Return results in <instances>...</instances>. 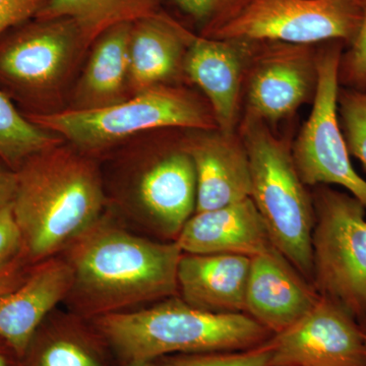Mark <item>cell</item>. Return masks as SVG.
I'll return each instance as SVG.
<instances>
[{
  "label": "cell",
  "instance_id": "ba28073f",
  "mask_svg": "<svg viewBox=\"0 0 366 366\" xmlns=\"http://www.w3.org/2000/svg\"><path fill=\"white\" fill-rule=\"evenodd\" d=\"M360 23V0H242L202 36L308 46L341 41L349 45Z\"/></svg>",
  "mask_w": 366,
  "mask_h": 366
},
{
  "label": "cell",
  "instance_id": "2e32d148",
  "mask_svg": "<svg viewBox=\"0 0 366 366\" xmlns=\"http://www.w3.org/2000/svg\"><path fill=\"white\" fill-rule=\"evenodd\" d=\"M192 158L197 179L196 213L250 199L249 156L235 134H194L182 144Z\"/></svg>",
  "mask_w": 366,
  "mask_h": 366
},
{
  "label": "cell",
  "instance_id": "836d02e7",
  "mask_svg": "<svg viewBox=\"0 0 366 366\" xmlns=\"http://www.w3.org/2000/svg\"><path fill=\"white\" fill-rule=\"evenodd\" d=\"M139 366H151V363H147V365H139Z\"/></svg>",
  "mask_w": 366,
  "mask_h": 366
},
{
  "label": "cell",
  "instance_id": "44dd1931",
  "mask_svg": "<svg viewBox=\"0 0 366 366\" xmlns=\"http://www.w3.org/2000/svg\"><path fill=\"white\" fill-rule=\"evenodd\" d=\"M163 0H48L36 18L76 21L89 48L112 26L160 13Z\"/></svg>",
  "mask_w": 366,
  "mask_h": 366
},
{
  "label": "cell",
  "instance_id": "d6a6232c",
  "mask_svg": "<svg viewBox=\"0 0 366 366\" xmlns=\"http://www.w3.org/2000/svg\"><path fill=\"white\" fill-rule=\"evenodd\" d=\"M360 324L361 327H362L363 331L366 332V317H365V319L361 320Z\"/></svg>",
  "mask_w": 366,
  "mask_h": 366
},
{
  "label": "cell",
  "instance_id": "8992f818",
  "mask_svg": "<svg viewBox=\"0 0 366 366\" xmlns=\"http://www.w3.org/2000/svg\"><path fill=\"white\" fill-rule=\"evenodd\" d=\"M312 199V287L360 322L366 317V209L327 185Z\"/></svg>",
  "mask_w": 366,
  "mask_h": 366
},
{
  "label": "cell",
  "instance_id": "f1b7e54d",
  "mask_svg": "<svg viewBox=\"0 0 366 366\" xmlns=\"http://www.w3.org/2000/svg\"><path fill=\"white\" fill-rule=\"evenodd\" d=\"M48 0H0V37L7 31L35 19Z\"/></svg>",
  "mask_w": 366,
  "mask_h": 366
},
{
  "label": "cell",
  "instance_id": "4316f807",
  "mask_svg": "<svg viewBox=\"0 0 366 366\" xmlns=\"http://www.w3.org/2000/svg\"><path fill=\"white\" fill-rule=\"evenodd\" d=\"M242 0H173L175 6L206 33L220 23Z\"/></svg>",
  "mask_w": 366,
  "mask_h": 366
},
{
  "label": "cell",
  "instance_id": "ffe728a7",
  "mask_svg": "<svg viewBox=\"0 0 366 366\" xmlns=\"http://www.w3.org/2000/svg\"><path fill=\"white\" fill-rule=\"evenodd\" d=\"M132 24H119L96 39L79 78L71 109L89 110L117 104L131 97L129 39Z\"/></svg>",
  "mask_w": 366,
  "mask_h": 366
},
{
  "label": "cell",
  "instance_id": "5bb4252c",
  "mask_svg": "<svg viewBox=\"0 0 366 366\" xmlns=\"http://www.w3.org/2000/svg\"><path fill=\"white\" fill-rule=\"evenodd\" d=\"M320 296L278 252L250 257L245 315L278 334L312 310Z\"/></svg>",
  "mask_w": 366,
  "mask_h": 366
},
{
  "label": "cell",
  "instance_id": "4dcf8cb0",
  "mask_svg": "<svg viewBox=\"0 0 366 366\" xmlns=\"http://www.w3.org/2000/svg\"><path fill=\"white\" fill-rule=\"evenodd\" d=\"M16 189V170L0 160V209L13 204Z\"/></svg>",
  "mask_w": 366,
  "mask_h": 366
},
{
  "label": "cell",
  "instance_id": "9a60e30c",
  "mask_svg": "<svg viewBox=\"0 0 366 366\" xmlns=\"http://www.w3.org/2000/svg\"><path fill=\"white\" fill-rule=\"evenodd\" d=\"M252 43L189 35L183 72L208 98L223 134H235L243 69Z\"/></svg>",
  "mask_w": 366,
  "mask_h": 366
},
{
  "label": "cell",
  "instance_id": "277c9868",
  "mask_svg": "<svg viewBox=\"0 0 366 366\" xmlns=\"http://www.w3.org/2000/svg\"><path fill=\"white\" fill-rule=\"evenodd\" d=\"M254 202L274 247L312 286L314 199L298 174L292 152L262 120L249 117L242 129Z\"/></svg>",
  "mask_w": 366,
  "mask_h": 366
},
{
  "label": "cell",
  "instance_id": "5b68a950",
  "mask_svg": "<svg viewBox=\"0 0 366 366\" xmlns=\"http://www.w3.org/2000/svg\"><path fill=\"white\" fill-rule=\"evenodd\" d=\"M46 131L90 154L108 150L129 137L166 127L197 131L217 129L215 118L194 96L170 85L139 92L117 104L97 109L25 114Z\"/></svg>",
  "mask_w": 366,
  "mask_h": 366
},
{
  "label": "cell",
  "instance_id": "484cf974",
  "mask_svg": "<svg viewBox=\"0 0 366 366\" xmlns=\"http://www.w3.org/2000/svg\"><path fill=\"white\" fill-rule=\"evenodd\" d=\"M360 23L357 33L342 54L339 79L352 89H366V0H360Z\"/></svg>",
  "mask_w": 366,
  "mask_h": 366
},
{
  "label": "cell",
  "instance_id": "7402d4cb",
  "mask_svg": "<svg viewBox=\"0 0 366 366\" xmlns=\"http://www.w3.org/2000/svg\"><path fill=\"white\" fill-rule=\"evenodd\" d=\"M35 338L24 358L25 366H103L98 349L76 320H64Z\"/></svg>",
  "mask_w": 366,
  "mask_h": 366
},
{
  "label": "cell",
  "instance_id": "52a82bcc",
  "mask_svg": "<svg viewBox=\"0 0 366 366\" xmlns=\"http://www.w3.org/2000/svg\"><path fill=\"white\" fill-rule=\"evenodd\" d=\"M76 21L35 18L0 37V90L24 106V114L39 113L88 50Z\"/></svg>",
  "mask_w": 366,
  "mask_h": 366
},
{
  "label": "cell",
  "instance_id": "6da1fadb",
  "mask_svg": "<svg viewBox=\"0 0 366 366\" xmlns=\"http://www.w3.org/2000/svg\"><path fill=\"white\" fill-rule=\"evenodd\" d=\"M182 254L175 240L137 235L105 213L60 254L72 271L66 302L94 320L173 297Z\"/></svg>",
  "mask_w": 366,
  "mask_h": 366
},
{
  "label": "cell",
  "instance_id": "9c48e42d",
  "mask_svg": "<svg viewBox=\"0 0 366 366\" xmlns=\"http://www.w3.org/2000/svg\"><path fill=\"white\" fill-rule=\"evenodd\" d=\"M343 44L341 41L329 42L315 59L314 104L291 152L305 185H338L366 209V180L354 169L338 118Z\"/></svg>",
  "mask_w": 366,
  "mask_h": 366
},
{
  "label": "cell",
  "instance_id": "7c38bea8",
  "mask_svg": "<svg viewBox=\"0 0 366 366\" xmlns=\"http://www.w3.org/2000/svg\"><path fill=\"white\" fill-rule=\"evenodd\" d=\"M266 43L250 74L249 115L277 122L292 114L315 89L317 57L308 45Z\"/></svg>",
  "mask_w": 366,
  "mask_h": 366
},
{
  "label": "cell",
  "instance_id": "7a4b0ae2",
  "mask_svg": "<svg viewBox=\"0 0 366 366\" xmlns=\"http://www.w3.org/2000/svg\"><path fill=\"white\" fill-rule=\"evenodd\" d=\"M16 172L11 207L29 264L59 255L106 213L97 163L71 144L34 154Z\"/></svg>",
  "mask_w": 366,
  "mask_h": 366
},
{
  "label": "cell",
  "instance_id": "8fae6325",
  "mask_svg": "<svg viewBox=\"0 0 366 366\" xmlns=\"http://www.w3.org/2000/svg\"><path fill=\"white\" fill-rule=\"evenodd\" d=\"M269 366H366L360 322L322 297L296 324L268 340Z\"/></svg>",
  "mask_w": 366,
  "mask_h": 366
},
{
  "label": "cell",
  "instance_id": "f546056e",
  "mask_svg": "<svg viewBox=\"0 0 366 366\" xmlns=\"http://www.w3.org/2000/svg\"><path fill=\"white\" fill-rule=\"evenodd\" d=\"M31 267L32 264L24 261L23 257H19L6 269H2L0 272V295L18 286L26 278Z\"/></svg>",
  "mask_w": 366,
  "mask_h": 366
},
{
  "label": "cell",
  "instance_id": "83f0119b",
  "mask_svg": "<svg viewBox=\"0 0 366 366\" xmlns=\"http://www.w3.org/2000/svg\"><path fill=\"white\" fill-rule=\"evenodd\" d=\"M21 257V237L11 204L0 209V272Z\"/></svg>",
  "mask_w": 366,
  "mask_h": 366
},
{
  "label": "cell",
  "instance_id": "603a6c76",
  "mask_svg": "<svg viewBox=\"0 0 366 366\" xmlns=\"http://www.w3.org/2000/svg\"><path fill=\"white\" fill-rule=\"evenodd\" d=\"M64 143V139L29 120L0 90V160L14 170L34 154Z\"/></svg>",
  "mask_w": 366,
  "mask_h": 366
},
{
  "label": "cell",
  "instance_id": "1f68e13d",
  "mask_svg": "<svg viewBox=\"0 0 366 366\" xmlns=\"http://www.w3.org/2000/svg\"><path fill=\"white\" fill-rule=\"evenodd\" d=\"M0 366H25L24 360L19 357L6 342L0 339Z\"/></svg>",
  "mask_w": 366,
  "mask_h": 366
},
{
  "label": "cell",
  "instance_id": "d4e9b609",
  "mask_svg": "<svg viewBox=\"0 0 366 366\" xmlns=\"http://www.w3.org/2000/svg\"><path fill=\"white\" fill-rule=\"evenodd\" d=\"M338 105L349 153L366 169V89L339 92Z\"/></svg>",
  "mask_w": 366,
  "mask_h": 366
},
{
  "label": "cell",
  "instance_id": "cb8c5ba5",
  "mask_svg": "<svg viewBox=\"0 0 366 366\" xmlns=\"http://www.w3.org/2000/svg\"><path fill=\"white\" fill-rule=\"evenodd\" d=\"M268 341L254 348L240 351L177 354L151 362V366H269Z\"/></svg>",
  "mask_w": 366,
  "mask_h": 366
},
{
  "label": "cell",
  "instance_id": "4fadbf2b",
  "mask_svg": "<svg viewBox=\"0 0 366 366\" xmlns=\"http://www.w3.org/2000/svg\"><path fill=\"white\" fill-rule=\"evenodd\" d=\"M71 285V266L59 254L32 264L18 286L0 295V339L21 360Z\"/></svg>",
  "mask_w": 366,
  "mask_h": 366
},
{
  "label": "cell",
  "instance_id": "e0dca14e",
  "mask_svg": "<svg viewBox=\"0 0 366 366\" xmlns=\"http://www.w3.org/2000/svg\"><path fill=\"white\" fill-rule=\"evenodd\" d=\"M175 242L183 254H230L252 257L278 250L250 199L194 213Z\"/></svg>",
  "mask_w": 366,
  "mask_h": 366
},
{
  "label": "cell",
  "instance_id": "ac0fdd59",
  "mask_svg": "<svg viewBox=\"0 0 366 366\" xmlns=\"http://www.w3.org/2000/svg\"><path fill=\"white\" fill-rule=\"evenodd\" d=\"M250 257L230 254H182L178 292L187 305L216 314H245Z\"/></svg>",
  "mask_w": 366,
  "mask_h": 366
},
{
  "label": "cell",
  "instance_id": "3957f363",
  "mask_svg": "<svg viewBox=\"0 0 366 366\" xmlns=\"http://www.w3.org/2000/svg\"><path fill=\"white\" fill-rule=\"evenodd\" d=\"M92 322L127 366L170 354L247 350L273 336L247 315L204 312L175 296Z\"/></svg>",
  "mask_w": 366,
  "mask_h": 366
},
{
  "label": "cell",
  "instance_id": "30bf717a",
  "mask_svg": "<svg viewBox=\"0 0 366 366\" xmlns=\"http://www.w3.org/2000/svg\"><path fill=\"white\" fill-rule=\"evenodd\" d=\"M118 206L137 225L175 240L196 213L197 179L184 147L136 159L118 187Z\"/></svg>",
  "mask_w": 366,
  "mask_h": 366
},
{
  "label": "cell",
  "instance_id": "d6986e66",
  "mask_svg": "<svg viewBox=\"0 0 366 366\" xmlns=\"http://www.w3.org/2000/svg\"><path fill=\"white\" fill-rule=\"evenodd\" d=\"M190 33L162 11L132 24L129 39L131 95L154 86L169 85L183 72Z\"/></svg>",
  "mask_w": 366,
  "mask_h": 366
}]
</instances>
